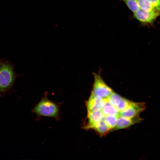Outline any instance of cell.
Wrapping results in <instances>:
<instances>
[{
  "instance_id": "1",
  "label": "cell",
  "mask_w": 160,
  "mask_h": 160,
  "mask_svg": "<svg viewBox=\"0 0 160 160\" xmlns=\"http://www.w3.org/2000/svg\"><path fill=\"white\" fill-rule=\"evenodd\" d=\"M17 77L12 63L5 59H0V96L12 89Z\"/></svg>"
},
{
  "instance_id": "2",
  "label": "cell",
  "mask_w": 160,
  "mask_h": 160,
  "mask_svg": "<svg viewBox=\"0 0 160 160\" xmlns=\"http://www.w3.org/2000/svg\"><path fill=\"white\" fill-rule=\"evenodd\" d=\"M39 116H45L58 118L59 107L57 104L46 98L42 99L32 110Z\"/></svg>"
},
{
  "instance_id": "3",
  "label": "cell",
  "mask_w": 160,
  "mask_h": 160,
  "mask_svg": "<svg viewBox=\"0 0 160 160\" xmlns=\"http://www.w3.org/2000/svg\"><path fill=\"white\" fill-rule=\"evenodd\" d=\"M113 92L112 90L99 75L95 74L94 83L91 93L101 99H105L108 98Z\"/></svg>"
},
{
  "instance_id": "4",
  "label": "cell",
  "mask_w": 160,
  "mask_h": 160,
  "mask_svg": "<svg viewBox=\"0 0 160 160\" xmlns=\"http://www.w3.org/2000/svg\"><path fill=\"white\" fill-rule=\"evenodd\" d=\"M133 17L142 24H151L159 15L160 12L151 11L147 12L139 9L133 13Z\"/></svg>"
},
{
  "instance_id": "5",
  "label": "cell",
  "mask_w": 160,
  "mask_h": 160,
  "mask_svg": "<svg viewBox=\"0 0 160 160\" xmlns=\"http://www.w3.org/2000/svg\"><path fill=\"white\" fill-rule=\"evenodd\" d=\"M145 108L144 103L132 102L128 107L119 112V116L128 118L138 116Z\"/></svg>"
},
{
  "instance_id": "6",
  "label": "cell",
  "mask_w": 160,
  "mask_h": 160,
  "mask_svg": "<svg viewBox=\"0 0 160 160\" xmlns=\"http://www.w3.org/2000/svg\"><path fill=\"white\" fill-rule=\"evenodd\" d=\"M88 112L101 110L104 106L103 99L91 93L86 103Z\"/></svg>"
},
{
  "instance_id": "7",
  "label": "cell",
  "mask_w": 160,
  "mask_h": 160,
  "mask_svg": "<svg viewBox=\"0 0 160 160\" xmlns=\"http://www.w3.org/2000/svg\"><path fill=\"white\" fill-rule=\"evenodd\" d=\"M142 120V119L139 116L131 118L119 116L114 129H119L124 128L140 122Z\"/></svg>"
},
{
  "instance_id": "8",
  "label": "cell",
  "mask_w": 160,
  "mask_h": 160,
  "mask_svg": "<svg viewBox=\"0 0 160 160\" xmlns=\"http://www.w3.org/2000/svg\"><path fill=\"white\" fill-rule=\"evenodd\" d=\"M105 116L102 110L88 112V122L84 127L86 129H89L94 124L104 119Z\"/></svg>"
},
{
  "instance_id": "9",
  "label": "cell",
  "mask_w": 160,
  "mask_h": 160,
  "mask_svg": "<svg viewBox=\"0 0 160 160\" xmlns=\"http://www.w3.org/2000/svg\"><path fill=\"white\" fill-rule=\"evenodd\" d=\"M103 99L104 102V106L102 111L104 115H113L119 117V111L117 108L110 104L108 98Z\"/></svg>"
},
{
  "instance_id": "10",
  "label": "cell",
  "mask_w": 160,
  "mask_h": 160,
  "mask_svg": "<svg viewBox=\"0 0 160 160\" xmlns=\"http://www.w3.org/2000/svg\"><path fill=\"white\" fill-rule=\"evenodd\" d=\"M90 129H93L100 134L107 133L111 128L106 124L104 120L93 124Z\"/></svg>"
},
{
  "instance_id": "11",
  "label": "cell",
  "mask_w": 160,
  "mask_h": 160,
  "mask_svg": "<svg viewBox=\"0 0 160 160\" xmlns=\"http://www.w3.org/2000/svg\"><path fill=\"white\" fill-rule=\"evenodd\" d=\"M137 2L140 9L144 11L147 12L155 11L160 12L147 0H137Z\"/></svg>"
},
{
  "instance_id": "12",
  "label": "cell",
  "mask_w": 160,
  "mask_h": 160,
  "mask_svg": "<svg viewBox=\"0 0 160 160\" xmlns=\"http://www.w3.org/2000/svg\"><path fill=\"white\" fill-rule=\"evenodd\" d=\"M118 117L113 115H107L105 116L103 120L106 124L112 129L115 127Z\"/></svg>"
},
{
  "instance_id": "13",
  "label": "cell",
  "mask_w": 160,
  "mask_h": 160,
  "mask_svg": "<svg viewBox=\"0 0 160 160\" xmlns=\"http://www.w3.org/2000/svg\"><path fill=\"white\" fill-rule=\"evenodd\" d=\"M122 97L113 92L108 98L110 104L114 107H116L120 103Z\"/></svg>"
},
{
  "instance_id": "14",
  "label": "cell",
  "mask_w": 160,
  "mask_h": 160,
  "mask_svg": "<svg viewBox=\"0 0 160 160\" xmlns=\"http://www.w3.org/2000/svg\"><path fill=\"white\" fill-rule=\"evenodd\" d=\"M123 2L128 8L133 13L137 11L139 9L137 0H120Z\"/></svg>"
},
{
  "instance_id": "15",
  "label": "cell",
  "mask_w": 160,
  "mask_h": 160,
  "mask_svg": "<svg viewBox=\"0 0 160 160\" xmlns=\"http://www.w3.org/2000/svg\"><path fill=\"white\" fill-rule=\"evenodd\" d=\"M132 102L126 99L122 98L116 108L120 112L128 107L132 104Z\"/></svg>"
},
{
  "instance_id": "16",
  "label": "cell",
  "mask_w": 160,
  "mask_h": 160,
  "mask_svg": "<svg viewBox=\"0 0 160 160\" xmlns=\"http://www.w3.org/2000/svg\"><path fill=\"white\" fill-rule=\"evenodd\" d=\"M149 1L156 10L160 12V0H147Z\"/></svg>"
}]
</instances>
